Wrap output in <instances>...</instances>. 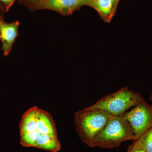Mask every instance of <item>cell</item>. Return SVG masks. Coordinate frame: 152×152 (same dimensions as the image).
<instances>
[{"label": "cell", "mask_w": 152, "mask_h": 152, "mask_svg": "<svg viewBox=\"0 0 152 152\" xmlns=\"http://www.w3.org/2000/svg\"><path fill=\"white\" fill-rule=\"evenodd\" d=\"M20 144L52 152L61 149L54 121L50 114L34 106L23 115L20 124Z\"/></svg>", "instance_id": "1"}, {"label": "cell", "mask_w": 152, "mask_h": 152, "mask_svg": "<svg viewBox=\"0 0 152 152\" xmlns=\"http://www.w3.org/2000/svg\"><path fill=\"white\" fill-rule=\"evenodd\" d=\"M113 115L99 109L87 107L77 112L75 118L76 132L82 141L91 147L95 137Z\"/></svg>", "instance_id": "2"}, {"label": "cell", "mask_w": 152, "mask_h": 152, "mask_svg": "<svg viewBox=\"0 0 152 152\" xmlns=\"http://www.w3.org/2000/svg\"><path fill=\"white\" fill-rule=\"evenodd\" d=\"M134 140L132 128L124 115H113L95 137L91 148H113L123 142Z\"/></svg>", "instance_id": "3"}, {"label": "cell", "mask_w": 152, "mask_h": 152, "mask_svg": "<svg viewBox=\"0 0 152 152\" xmlns=\"http://www.w3.org/2000/svg\"><path fill=\"white\" fill-rule=\"evenodd\" d=\"M143 99L140 94L125 87L99 99L94 104L87 108L102 109L114 115H122L129 109L135 107Z\"/></svg>", "instance_id": "4"}, {"label": "cell", "mask_w": 152, "mask_h": 152, "mask_svg": "<svg viewBox=\"0 0 152 152\" xmlns=\"http://www.w3.org/2000/svg\"><path fill=\"white\" fill-rule=\"evenodd\" d=\"M123 115L132 128L134 141L152 128V106L147 103L144 99Z\"/></svg>", "instance_id": "5"}, {"label": "cell", "mask_w": 152, "mask_h": 152, "mask_svg": "<svg viewBox=\"0 0 152 152\" xmlns=\"http://www.w3.org/2000/svg\"><path fill=\"white\" fill-rule=\"evenodd\" d=\"M91 0H42L28 7L30 10H48L63 16L71 15L84 6L91 5Z\"/></svg>", "instance_id": "6"}, {"label": "cell", "mask_w": 152, "mask_h": 152, "mask_svg": "<svg viewBox=\"0 0 152 152\" xmlns=\"http://www.w3.org/2000/svg\"><path fill=\"white\" fill-rule=\"evenodd\" d=\"M20 22L16 20L7 23L0 20V40L2 42V50L4 56L10 54L16 39L18 35Z\"/></svg>", "instance_id": "7"}, {"label": "cell", "mask_w": 152, "mask_h": 152, "mask_svg": "<svg viewBox=\"0 0 152 152\" xmlns=\"http://www.w3.org/2000/svg\"><path fill=\"white\" fill-rule=\"evenodd\" d=\"M119 0H91L90 7L98 12L104 21L110 23L115 14Z\"/></svg>", "instance_id": "8"}, {"label": "cell", "mask_w": 152, "mask_h": 152, "mask_svg": "<svg viewBox=\"0 0 152 152\" xmlns=\"http://www.w3.org/2000/svg\"><path fill=\"white\" fill-rule=\"evenodd\" d=\"M134 141L146 151L152 152V128Z\"/></svg>", "instance_id": "9"}, {"label": "cell", "mask_w": 152, "mask_h": 152, "mask_svg": "<svg viewBox=\"0 0 152 152\" xmlns=\"http://www.w3.org/2000/svg\"><path fill=\"white\" fill-rule=\"evenodd\" d=\"M127 152H147L144 150L136 142H134L131 145L128 149Z\"/></svg>", "instance_id": "10"}, {"label": "cell", "mask_w": 152, "mask_h": 152, "mask_svg": "<svg viewBox=\"0 0 152 152\" xmlns=\"http://www.w3.org/2000/svg\"><path fill=\"white\" fill-rule=\"evenodd\" d=\"M16 0H0V2L4 5L5 12H7Z\"/></svg>", "instance_id": "11"}, {"label": "cell", "mask_w": 152, "mask_h": 152, "mask_svg": "<svg viewBox=\"0 0 152 152\" xmlns=\"http://www.w3.org/2000/svg\"><path fill=\"white\" fill-rule=\"evenodd\" d=\"M41 1L42 0H19V2L20 4L26 6L28 7Z\"/></svg>", "instance_id": "12"}, {"label": "cell", "mask_w": 152, "mask_h": 152, "mask_svg": "<svg viewBox=\"0 0 152 152\" xmlns=\"http://www.w3.org/2000/svg\"><path fill=\"white\" fill-rule=\"evenodd\" d=\"M5 11L4 7L1 4H0V15L3 16L2 14Z\"/></svg>", "instance_id": "13"}, {"label": "cell", "mask_w": 152, "mask_h": 152, "mask_svg": "<svg viewBox=\"0 0 152 152\" xmlns=\"http://www.w3.org/2000/svg\"><path fill=\"white\" fill-rule=\"evenodd\" d=\"M149 99L150 100V101H151L152 102V94H151L150 95V97H149Z\"/></svg>", "instance_id": "14"}, {"label": "cell", "mask_w": 152, "mask_h": 152, "mask_svg": "<svg viewBox=\"0 0 152 152\" xmlns=\"http://www.w3.org/2000/svg\"><path fill=\"white\" fill-rule=\"evenodd\" d=\"M1 19H4V18H3V16H2L1 15H0V20H1Z\"/></svg>", "instance_id": "15"}, {"label": "cell", "mask_w": 152, "mask_h": 152, "mask_svg": "<svg viewBox=\"0 0 152 152\" xmlns=\"http://www.w3.org/2000/svg\"><path fill=\"white\" fill-rule=\"evenodd\" d=\"M119 1H120V0H119Z\"/></svg>", "instance_id": "16"}]
</instances>
